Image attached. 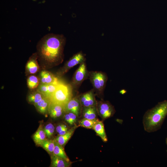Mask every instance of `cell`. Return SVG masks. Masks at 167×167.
<instances>
[{
	"label": "cell",
	"mask_w": 167,
	"mask_h": 167,
	"mask_svg": "<svg viewBox=\"0 0 167 167\" xmlns=\"http://www.w3.org/2000/svg\"><path fill=\"white\" fill-rule=\"evenodd\" d=\"M66 38L62 34H48L43 36L37 45L38 56L49 64H58L64 57L63 49Z\"/></svg>",
	"instance_id": "cell-1"
},
{
	"label": "cell",
	"mask_w": 167,
	"mask_h": 167,
	"mask_svg": "<svg viewBox=\"0 0 167 167\" xmlns=\"http://www.w3.org/2000/svg\"><path fill=\"white\" fill-rule=\"evenodd\" d=\"M167 116V100H165L144 113L142 121L144 130L148 133L157 131L161 128Z\"/></svg>",
	"instance_id": "cell-2"
},
{
	"label": "cell",
	"mask_w": 167,
	"mask_h": 167,
	"mask_svg": "<svg viewBox=\"0 0 167 167\" xmlns=\"http://www.w3.org/2000/svg\"><path fill=\"white\" fill-rule=\"evenodd\" d=\"M72 89L71 85L60 82L49 98L50 101L64 105L73 97Z\"/></svg>",
	"instance_id": "cell-3"
},
{
	"label": "cell",
	"mask_w": 167,
	"mask_h": 167,
	"mask_svg": "<svg viewBox=\"0 0 167 167\" xmlns=\"http://www.w3.org/2000/svg\"><path fill=\"white\" fill-rule=\"evenodd\" d=\"M88 79L96 95H102L108 80L106 74L101 71H90Z\"/></svg>",
	"instance_id": "cell-4"
},
{
	"label": "cell",
	"mask_w": 167,
	"mask_h": 167,
	"mask_svg": "<svg viewBox=\"0 0 167 167\" xmlns=\"http://www.w3.org/2000/svg\"><path fill=\"white\" fill-rule=\"evenodd\" d=\"M89 71L87 69L85 62L80 64L73 75L71 84L73 89L79 88L82 83L89 78Z\"/></svg>",
	"instance_id": "cell-5"
},
{
	"label": "cell",
	"mask_w": 167,
	"mask_h": 167,
	"mask_svg": "<svg viewBox=\"0 0 167 167\" xmlns=\"http://www.w3.org/2000/svg\"><path fill=\"white\" fill-rule=\"evenodd\" d=\"M85 56L82 51H80L75 54L70 58L57 72V76L59 77H62L72 67L85 62Z\"/></svg>",
	"instance_id": "cell-6"
},
{
	"label": "cell",
	"mask_w": 167,
	"mask_h": 167,
	"mask_svg": "<svg viewBox=\"0 0 167 167\" xmlns=\"http://www.w3.org/2000/svg\"><path fill=\"white\" fill-rule=\"evenodd\" d=\"M96 107L98 114L103 119L113 116L115 112L114 106L107 101H97Z\"/></svg>",
	"instance_id": "cell-7"
},
{
	"label": "cell",
	"mask_w": 167,
	"mask_h": 167,
	"mask_svg": "<svg viewBox=\"0 0 167 167\" xmlns=\"http://www.w3.org/2000/svg\"><path fill=\"white\" fill-rule=\"evenodd\" d=\"M64 107L65 113H72L79 117L81 114L82 108L79 95L73 97Z\"/></svg>",
	"instance_id": "cell-8"
},
{
	"label": "cell",
	"mask_w": 167,
	"mask_h": 167,
	"mask_svg": "<svg viewBox=\"0 0 167 167\" xmlns=\"http://www.w3.org/2000/svg\"><path fill=\"white\" fill-rule=\"evenodd\" d=\"M96 95L93 89L79 95V98L82 107L96 106L97 101L96 99Z\"/></svg>",
	"instance_id": "cell-9"
},
{
	"label": "cell",
	"mask_w": 167,
	"mask_h": 167,
	"mask_svg": "<svg viewBox=\"0 0 167 167\" xmlns=\"http://www.w3.org/2000/svg\"><path fill=\"white\" fill-rule=\"evenodd\" d=\"M65 113L64 105L50 101L48 114L54 118H58Z\"/></svg>",
	"instance_id": "cell-10"
},
{
	"label": "cell",
	"mask_w": 167,
	"mask_h": 167,
	"mask_svg": "<svg viewBox=\"0 0 167 167\" xmlns=\"http://www.w3.org/2000/svg\"><path fill=\"white\" fill-rule=\"evenodd\" d=\"M59 83L57 84H49L41 83L37 91L41 92L49 99L56 89Z\"/></svg>",
	"instance_id": "cell-11"
},
{
	"label": "cell",
	"mask_w": 167,
	"mask_h": 167,
	"mask_svg": "<svg viewBox=\"0 0 167 167\" xmlns=\"http://www.w3.org/2000/svg\"><path fill=\"white\" fill-rule=\"evenodd\" d=\"M40 76L41 84H57L60 82L57 77L47 71H42L40 73Z\"/></svg>",
	"instance_id": "cell-12"
},
{
	"label": "cell",
	"mask_w": 167,
	"mask_h": 167,
	"mask_svg": "<svg viewBox=\"0 0 167 167\" xmlns=\"http://www.w3.org/2000/svg\"><path fill=\"white\" fill-rule=\"evenodd\" d=\"M37 53L33 54L29 58L26 65L27 72L30 74H33L36 73L39 69V66L37 59L38 58Z\"/></svg>",
	"instance_id": "cell-13"
},
{
	"label": "cell",
	"mask_w": 167,
	"mask_h": 167,
	"mask_svg": "<svg viewBox=\"0 0 167 167\" xmlns=\"http://www.w3.org/2000/svg\"><path fill=\"white\" fill-rule=\"evenodd\" d=\"M78 126H79L75 125L74 126L69 129L66 134L62 135H58L54 139H55L60 144L64 147L72 136Z\"/></svg>",
	"instance_id": "cell-14"
},
{
	"label": "cell",
	"mask_w": 167,
	"mask_h": 167,
	"mask_svg": "<svg viewBox=\"0 0 167 167\" xmlns=\"http://www.w3.org/2000/svg\"><path fill=\"white\" fill-rule=\"evenodd\" d=\"M50 103V99L45 97L34 105L39 113L43 115H46L48 114Z\"/></svg>",
	"instance_id": "cell-15"
},
{
	"label": "cell",
	"mask_w": 167,
	"mask_h": 167,
	"mask_svg": "<svg viewBox=\"0 0 167 167\" xmlns=\"http://www.w3.org/2000/svg\"><path fill=\"white\" fill-rule=\"evenodd\" d=\"M81 114L83 118L91 120L97 118L98 113L96 106L82 107Z\"/></svg>",
	"instance_id": "cell-16"
},
{
	"label": "cell",
	"mask_w": 167,
	"mask_h": 167,
	"mask_svg": "<svg viewBox=\"0 0 167 167\" xmlns=\"http://www.w3.org/2000/svg\"><path fill=\"white\" fill-rule=\"evenodd\" d=\"M42 124L41 122L38 129L32 136L34 142L36 145L38 146L43 140L46 139V135Z\"/></svg>",
	"instance_id": "cell-17"
},
{
	"label": "cell",
	"mask_w": 167,
	"mask_h": 167,
	"mask_svg": "<svg viewBox=\"0 0 167 167\" xmlns=\"http://www.w3.org/2000/svg\"><path fill=\"white\" fill-rule=\"evenodd\" d=\"M51 167H68L71 166L72 163L61 158L54 155L53 154L50 155Z\"/></svg>",
	"instance_id": "cell-18"
},
{
	"label": "cell",
	"mask_w": 167,
	"mask_h": 167,
	"mask_svg": "<svg viewBox=\"0 0 167 167\" xmlns=\"http://www.w3.org/2000/svg\"><path fill=\"white\" fill-rule=\"evenodd\" d=\"M93 129L96 134L99 136L104 142L108 141L107 137L105 130L103 122L99 121L94 126Z\"/></svg>",
	"instance_id": "cell-19"
},
{
	"label": "cell",
	"mask_w": 167,
	"mask_h": 167,
	"mask_svg": "<svg viewBox=\"0 0 167 167\" xmlns=\"http://www.w3.org/2000/svg\"><path fill=\"white\" fill-rule=\"evenodd\" d=\"M55 147L53 154L56 156L68 161L70 160L66 155L63 147L58 143L55 139Z\"/></svg>",
	"instance_id": "cell-20"
},
{
	"label": "cell",
	"mask_w": 167,
	"mask_h": 167,
	"mask_svg": "<svg viewBox=\"0 0 167 167\" xmlns=\"http://www.w3.org/2000/svg\"><path fill=\"white\" fill-rule=\"evenodd\" d=\"M50 155L53 154L55 147L54 139H46L39 145Z\"/></svg>",
	"instance_id": "cell-21"
},
{
	"label": "cell",
	"mask_w": 167,
	"mask_h": 167,
	"mask_svg": "<svg viewBox=\"0 0 167 167\" xmlns=\"http://www.w3.org/2000/svg\"><path fill=\"white\" fill-rule=\"evenodd\" d=\"M45 97L42 93L36 91L29 95L28 100L30 103L34 105Z\"/></svg>",
	"instance_id": "cell-22"
},
{
	"label": "cell",
	"mask_w": 167,
	"mask_h": 167,
	"mask_svg": "<svg viewBox=\"0 0 167 167\" xmlns=\"http://www.w3.org/2000/svg\"><path fill=\"white\" fill-rule=\"evenodd\" d=\"M100 120L97 118L94 119H88L84 118L79 122V126L87 128L92 129Z\"/></svg>",
	"instance_id": "cell-23"
},
{
	"label": "cell",
	"mask_w": 167,
	"mask_h": 167,
	"mask_svg": "<svg viewBox=\"0 0 167 167\" xmlns=\"http://www.w3.org/2000/svg\"><path fill=\"white\" fill-rule=\"evenodd\" d=\"M39 79L35 75H31L27 79V84L28 88L31 89L36 88L39 84Z\"/></svg>",
	"instance_id": "cell-24"
},
{
	"label": "cell",
	"mask_w": 167,
	"mask_h": 167,
	"mask_svg": "<svg viewBox=\"0 0 167 167\" xmlns=\"http://www.w3.org/2000/svg\"><path fill=\"white\" fill-rule=\"evenodd\" d=\"M44 129L47 139H50L55 131V127L51 123H49L44 126Z\"/></svg>",
	"instance_id": "cell-25"
},
{
	"label": "cell",
	"mask_w": 167,
	"mask_h": 167,
	"mask_svg": "<svg viewBox=\"0 0 167 167\" xmlns=\"http://www.w3.org/2000/svg\"><path fill=\"white\" fill-rule=\"evenodd\" d=\"M69 129L64 124H60L58 125L56 128V131L58 134V135H62L66 134Z\"/></svg>",
	"instance_id": "cell-26"
},
{
	"label": "cell",
	"mask_w": 167,
	"mask_h": 167,
	"mask_svg": "<svg viewBox=\"0 0 167 167\" xmlns=\"http://www.w3.org/2000/svg\"><path fill=\"white\" fill-rule=\"evenodd\" d=\"M68 113L70 116L72 125L75 124L76 122L77 117H78L72 113L68 112Z\"/></svg>",
	"instance_id": "cell-27"
},
{
	"label": "cell",
	"mask_w": 167,
	"mask_h": 167,
	"mask_svg": "<svg viewBox=\"0 0 167 167\" xmlns=\"http://www.w3.org/2000/svg\"><path fill=\"white\" fill-rule=\"evenodd\" d=\"M64 118L67 123L70 125H73L70 116L68 113H65L64 114Z\"/></svg>",
	"instance_id": "cell-28"
},
{
	"label": "cell",
	"mask_w": 167,
	"mask_h": 167,
	"mask_svg": "<svg viewBox=\"0 0 167 167\" xmlns=\"http://www.w3.org/2000/svg\"><path fill=\"white\" fill-rule=\"evenodd\" d=\"M165 142L166 144L167 145V137H166L165 140Z\"/></svg>",
	"instance_id": "cell-29"
},
{
	"label": "cell",
	"mask_w": 167,
	"mask_h": 167,
	"mask_svg": "<svg viewBox=\"0 0 167 167\" xmlns=\"http://www.w3.org/2000/svg\"><path fill=\"white\" fill-rule=\"evenodd\" d=\"M166 152H167V150H166Z\"/></svg>",
	"instance_id": "cell-30"
}]
</instances>
